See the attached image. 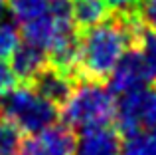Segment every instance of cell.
<instances>
[{
	"label": "cell",
	"mask_w": 156,
	"mask_h": 155,
	"mask_svg": "<svg viewBox=\"0 0 156 155\" xmlns=\"http://www.w3.org/2000/svg\"><path fill=\"white\" fill-rule=\"evenodd\" d=\"M121 155H156V129L126 133Z\"/></svg>",
	"instance_id": "obj_12"
},
{
	"label": "cell",
	"mask_w": 156,
	"mask_h": 155,
	"mask_svg": "<svg viewBox=\"0 0 156 155\" xmlns=\"http://www.w3.org/2000/svg\"><path fill=\"white\" fill-rule=\"evenodd\" d=\"M14 84H16L14 72H12L10 64H6L2 60V62H0V100H2V97L14 88Z\"/></svg>",
	"instance_id": "obj_17"
},
{
	"label": "cell",
	"mask_w": 156,
	"mask_h": 155,
	"mask_svg": "<svg viewBox=\"0 0 156 155\" xmlns=\"http://www.w3.org/2000/svg\"><path fill=\"white\" fill-rule=\"evenodd\" d=\"M30 85H34L46 100H50L51 104H55L57 108H59L69 97V93H71L73 85H75V76H73L71 72L59 68V66L48 64V66L30 81Z\"/></svg>",
	"instance_id": "obj_8"
},
{
	"label": "cell",
	"mask_w": 156,
	"mask_h": 155,
	"mask_svg": "<svg viewBox=\"0 0 156 155\" xmlns=\"http://www.w3.org/2000/svg\"><path fill=\"white\" fill-rule=\"evenodd\" d=\"M10 68L14 72L16 80L24 81V84H30L44 68L50 64V58L44 50L32 46V44H18L16 50L10 54Z\"/></svg>",
	"instance_id": "obj_9"
},
{
	"label": "cell",
	"mask_w": 156,
	"mask_h": 155,
	"mask_svg": "<svg viewBox=\"0 0 156 155\" xmlns=\"http://www.w3.org/2000/svg\"><path fill=\"white\" fill-rule=\"evenodd\" d=\"M107 80H109V89L115 93V97H121L150 85V81H154V78L148 64L142 58L140 50L133 48L125 54V58L117 64V68Z\"/></svg>",
	"instance_id": "obj_5"
},
{
	"label": "cell",
	"mask_w": 156,
	"mask_h": 155,
	"mask_svg": "<svg viewBox=\"0 0 156 155\" xmlns=\"http://www.w3.org/2000/svg\"><path fill=\"white\" fill-rule=\"evenodd\" d=\"M107 0H73V20L79 30H87L109 18Z\"/></svg>",
	"instance_id": "obj_10"
},
{
	"label": "cell",
	"mask_w": 156,
	"mask_h": 155,
	"mask_svg": "<svg viewBox=\"0 0 156 155\" xmlns=\"http://www.w3.org/2000/svg\"><path fill=\"white\" fill-rule=\"evenodd\" d=\"M115 119L122 133L156 127V85H146L133 93L121 96Z\"/></svg>",
	"instance_id": "obj_4"
},
{
	"label": "cell",
	"mask_w": 156,
	"mask_h": 155,
	"mask_svg": "<svg viewBox=\"0 0 156 155\" xmlns=\"http://www.w3.org/2000/svg\"><path fill=\"white\" fill-rule=\"evenodd\" d=\"M140 2L142 0H107L109 8L115 10L117 14H133V12H136Z\"/></svg>",
	"instance_id": "obj_18"
},
{
	"label": "cell",
	"mask_w": 156,
	"mask_h": 155,
	"mask_svg": "<svg viewBox=\"0 0 156 155\" xmlns=\"http://www.w3.org/2000/svg\"><path fill=\"white\" fill-rule=\"evenodd\" d=\"M18 30L14 28V24L4 20L0 24V62L6 58H10V54L18 46Z\"/></svg>",
	"instance_id": "obj_15"
},
{
	"label": "cell",
	"mask_w": 156,
	"mask_h": 155,
	"mask_svg": "<svg viewBox=\"0 0 156 155\" xmlns=\"http://www.w3.org/2000/svg\"><path fill=\"white\" fill-rule=\"evenodd\" d=\"M2 113L22 131L36 133L55 123L59 108L46 100L34 85L26 84L20 88H12L2 97Z\"/></svg>",
	"instance_id": "obj_3"
},
{
	"label": "cell",
	"mask_w": 156,
	"mask_h": 155,
	"mask_svg": "<svg viewBox=\"0 0 156 155\" xmlns=\"http://www.w3.org/2000/svg\"><path fill=\"white\" fill-rule=\"evenodd\" d=\"M136 16L142 26L156 32V0H142L136 8Z\"/></svg>",
	"instance_id": "obj_16"
},
{
	"label": "cell",
	"mask_w": 156,
	"mask_h": 155,
	"mask_svg": "<svg viewBox=\"0 0 156 155\" xmlns=\"http://www.w3.org/2000/svg\"><path fill=\"white\" fill-rule=\"evenodd\" d=\"M6 12H8V0H0V24L6 18Z\"/></svg>",
	"instance_id": "obj_19"
},
{
	"label": "cell",
	"mask_w": 156,
	"mask_h": 155,
	"mask_svg": "<svg viewBox=\"0 0 156 155\" xmlns=\"http://www.w3.org/2000/svg\"><path fill=\"white\" fill-rule=\"evenodd\" d=\"M122 139L111 125L79 131L75 137V155H121Z\"/></svg>",
	"instance_id": "obj_7"
},
{
	"label": "cell",
	"mask_w": 156,
	"mask_h": 155,
	"mask_svg": "<svg viewBox=\"0 0 156 155\" xmlns=\"http://www.w3.org/2000/svg\"><path fill=\"white\" fill-rule=\"evenodd\" d=\"M24 131L10 119H0V155H22Z\"/></svg>",
	"instance_id": "obj_13"
},
{
	"label": "cell",
	"mask_w": 156,
	"mask_h": 155,
	"mask_svg": "<svg viewBox=\"0 0 156 155\" xmlns=\"http://www.w3.org/2000/svg\"><path fill=\"white\" fill-rule=\"evenodd\" d=\"M142 22L136 12L117 14L97 26L81 30L77 48L75 78L105 81L129 50L138 46Z\"/></svg>",
	"instance_id": "obj_1"
},
{
	"label": "cell",
	"mask_w": 156,
	"mask_h": 155,
	"mask_svg": "<svg viewBox=\"0 0 156 155\" xmlns=\"http://www.w3.org/2000/svg\"><path fill=\"white\" fill-rule=\"evenodd\" d=\"M117 113L115 93L99 80H81L61 104V119L69 129L83 131L111 125Z\"/></svg>",
	"instance_id": "obj_2"
},
{
	"label": "cell",
	"mask_w": 156,
	"mask_h": 155,
	"mask_svg": "<svg viewBox=\"0 0 156 155\" xmlns=\"http://www.w3.org/2000/svg\"><path fill=\"white\" fill-rule=\"evenodd\" d=\"M8 12L22 26L50 12V0H8Z\"/></svg>",
	"instance_id": "obj_11"
},
{
	"label": "cell",
	"mask_w": 156,
	"mask_h": 155,
	"mask_svg": "<svg viewBox=\"0 0 156 155\" xmlns=\"http://www.w3.org/2000/svg\"><path fill=\"white\" fill-rule=\"evenodd\" d=\"M136 48L140 50L142 58H144V62L148 64L150 72H152V78L156 81V32L154 30H144V28H142Z\"/></svg>",
	"instance_id": "obj_14"
},
{
	"label": "cell",
	"mask_w": 156,
	"mask_h": 155,
	"mask_svg": "<svg viewBox=\"0 0 156 155\" xmlns=\"http://www.w3.org/2000/svg\"><path fill=\"white\" fill-rule=\"evenodd\" d=\"M22 155H75V135L65 123H53L24 139Z\"/></svg>",
	"instance_id": "obj_6"
}]
</instances>
